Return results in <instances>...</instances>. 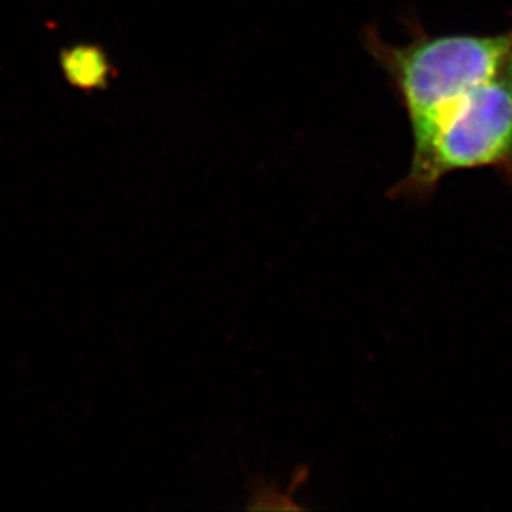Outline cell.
Segmentation results:
<instances>
[{"instance_id":"1","label":"cell","mask_w":512,"mask_h":512,"mask_svg":"<svg viewBox=\"0 0 512 512\" xmlns=\"http://www.w3.org/2000/svg\"><path fill=\"white\" fill-rule=\"evenodd\" d=\"M410 166L388 196L428 203L459 171L494 170L512 189V70L479 83L408 121Z\"/></svg>"},{"instance_id":"2","label":"cell","mask_w":512,"mask_h":512,"mask_svg":"<svg viewBox=\"0 0 512 512\" xmlns=\"http://www.w3.org/2000/svg\"><path fill=\"white\" fill-rule=\"evenodd\" d=\"M401 22L410 35L406 44H390L375 24L360 39L387 75L408 121L512 70V27L498 34L431 35L416 15Z\"/></svg>"}]
</instances>
